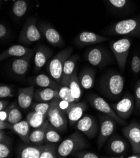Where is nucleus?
Returning <instances> with one entry per match:
<instances>
[{
	"label": "nucleus",
	"instance_id": "obj_1",
	"mask_svg": "<svg viewBox=\"0 0 140 158\" xmlns=\"http://www.w3.org/2000/svg\"><path fill=\"white\" fill-rule=\"evenodd\" d=\"M123 76L116 71H108L99 81V89L106 98L111 100H118L124 87Z\"/></svg>",
	"mask_w": 140,
	"mask_h": 158
},
{
	"label": "nucleus",
	"instance_id": "obj_2",
	"mask_svg": "<svg viewBox=\"0 0 140 158\" xmlns=\"http://www.w3.org/2000/svg\"><path fill=\"white\" fill-rule=\"evenodd\" d=\"M105 33L111 36L140 37V16L114 23L107 27Z\"/></svg>",
	"mask_w": 140,
	"mask_h": 158
},
{
	"label": "nucleus",
	"instance_id": "obj_3",
	"mask_svg": "<svg viewBox=\"0 0 140 158\" xmlns=\"http://www.w3.org/2000/svg\"><path fill=\"white\" fill-rule=\"evenodd\" d=\"M89 146L84 134L75 131L66 138L58 146V157H65L72 153L84 149Z\"/></svg>",
	"mask_w": 140,
	"mask_h": 158
},
{
	"label": "nucleus",
	"instance_id": "obj_4",
	"mask_svg": "<svg viewBox=\"0 0 140 158\" xmlns=\"http://www.w3.org/2000/svg\"><path fill=\"white\" fill-rule=\"evenodd\" d=\"M72 52V47H67L55 54L46 64V69L49 76L60 85L62 84V75L64 64Z\"/></svg>",
	"mask_w": 140,
	"mask_h": 158
},
{
	"label": "nucleus",
	"instance_id": "obj_5",
	"mask_svg": "<svg viewBox=\"0 0 140 158\" xmlns=\"http://www.w3.org/2000/svg\"><path fill=\"white\" fill-rule=\"evenodd\" d=\"M85 60L93 66L104 68L114 62V59L106 47L102 45L92 46L84 54Z\"/></svg>",
	"mask_w": 140,
	"mask_h": 158
},
{
	"label": "nucleus",
	"instance_id": "obj_6",
	"mask_svg": "<svg viewBox=\"0 0 140 158\" xmlns=\"http://www.w3.org/2000/svg\"><path fill=\"white\" fill-rule=\"evenodd\" d=\"M131 44L132 40L129 37H124L116 40H113L110 44V49L121 71H124L125 69Z\"/></svg>",
	"mask_w": 140,
	"mask_h": 158
},
{
	"label": "nucleus",
	"instance_id": "obj_7",
	"mask_svg": "<svg viewBox=\"0 0 140 158\" xmlns=\"http://www.w3.org/2000/svg\"><path fill=\"white\" fill-rule=\"evenodd\" d=\"M42 34L37 25V19L30 17L25 22L20 31L18 42L25 45H30L42 40Z\"/></svg>",
	"mask_w": 140,
	"mask_h": 158
},
{
	"label": "nucleus",
	"instance_id": "obj_8",
	"mask_svg": "<svg viewBox=\"0 0 140 158\" xmlns=\"http://www.w3.org/2000/svg\"><path fill=\"white\" fill-rule=\"evenodd\" d=\"M58 101L59 98L52 101L47 114V119L58 132H64L67 131L69 122L66 113L59 106Z\"/></svg>",
	"mask_w": 140,
	"mask_h": 158
},
{
	"label": "nucleus",
	"instance_id": "obj_9",
	"mask_svg": "<svg viewBox=\"0 0 140 158\" xmlns=\"http://www.w3.org/2000/svg\"><path fill=\"white\" fill-rule=\"evenodd\" d=\"M87 100L90 105L98 111L113 117L120 125L124 126L126 122L118 116L111 105L109 104L106 100L96 94H91L87 97Z\"/></svg>",
	"mask_w": 140,
	"mask_h": 158
},
{
	"label": "nucleus",
	"instance_id": "obj_10",
	"mask_svg": "<svg viewBox=\"0 0 140 158\" xmlns=\"http://www.w3.org/2000/svg\"><path fill=\"white\" fill-rule=\"evenodd\" d=\"M116 122L111 117L106 114L99 116L100 128L97 140L98 147L99 149L102 148L109 137H110L116 128Z\"/></svg>",
	"mask_w": 140,
	"mask_h": 158
},
{
	"label": "nucleus",
	"instance_id": "obj_11",
	"mask_svg": "<svg viewBox=\"0 0 140 158\" xmlns=\"http://www.w3.org/2000/svg\"><path fill=\"white\" fill-rule=\"evenodd\" d=\"M123 135L130 142L133 154L140 153V124L133 121L122 129Z\"/></svg>",
	"mask_w": 140,
	"mask_h": 158
},
{
	"label": "nucleus",
	"instance_id": "obj_12",
	"mask_svg": "<svg viewBox=\"0 0 140 158\" xmlns=\"http://www.w3.org/2000/svg\"><path fill=\"white\" fill-rule=\"evenodd\" d=\"M109 40H110V39L107 37L102 36L91 31H83L75 37L74 40V44L77 47L82 49L84 47L94 45Z\"/></svg>",
	"mask_w": 140,
	"mask_h": 158
},
{
	"label": "nucleus",
	"instance_id": "obj_13",
	"mask_svg": "<svg viewBox=\"0 0 140 158\" xmlns=\"http://www.w3.org/2000/svg\"><path fill=\"white\" fill-rule=\"evenodd\" d=\"M34 52V50H33L23 57H17V59L12 60L9 66L10 72L17 77L25 76L28 72L30 62Z\"/></svg>",
	"mask_w": 140,
	"mask_h": 158
},
{
	"label": "nucleus",
	"instance_id": "obj_14",
	"mask_svg": "<svg viewBox=\"0 0 140 158\" xmlns=\"http://www.w3.org/2000/svg\"><path fill=\"white\" fill-rule=\"evenodd\" d=\"M38 27L43 37L50 45L55 47H62L65 45L64 40L52 25L45 22H40Z\"/></svg>",
	"mask_w": 140,
	"mask_h": 158
},
{
	"label": "nucleus",
	"instance_id": "obj_15",
	"mask_svg": "<svg viewBox=\"0 0 140 158\" xmlns=\"http://www.w3.org/2000/svg\"><path fill=\"white\" fill-rule=\"evenodd\" d=\"M75 128L82 132L89 139L95 137L98 133L99 127L98 122L92 115H85L75 125Z\"/></svg>",
	"mask_w": 140,
	"mask_h": 158
},
{
	"label": "nucleus",
	"instance_id": "obj_16",
	"mask_svg": "<svg viewBox=\"0 0 140 158\" xmlns=\"http://www.w3.org/2000/svg\"><path fill=\"white\" fill-rule=\"evenodd\" d=\"M111 106L119 117L124 120H127L132 114L134 108L133 98L127 94L117 103H113Z\"/></svg>",
	"mask_w": 140,
	"mask_h": 158
},
{
	"label": "nucleus",
	"instance_id": "obj_17",
	"mask_svg": "<svg viewBox=\"0 0 140 158\" xmlns=\"http://www.w3.org/2000/svg\"><path fill=\"white\" fill-rule=\"evenodd\" d=\"M34 68L35 73L39 72L46 66L53 55V52L49 47L44 45H37L34 49Z\"/></svg>",
	"mask_w": 140,
	"mask_h": 158
},
{
	"label": "nucleus",
	"instance_id": "obj_18",
	"mask_svg": "<svg viewBox=\"0 0 140 158\" xmlns=\"http://www.w3.org/2000/svg\"><path fill=\"white\" fill-rule=\"evenodd\" d=\"M87 106L84 102L72 103L66 110L68 122L71 126L75 125L82 117Z\"/></svg>",
	"mask_w": 140,
	"mask_h": 158
},
{
	"label": "nucleus",
	"instance_id": "obj_19",
	"mask_svg": "<svg viewBox=\"0 0 140 158\" xmlns=\"http://www.w3.org/2000/svg\"><path fill=\"white\" fill-rule=\"evenodd\" d=\"M107 149L110 154L123 157L122 155L126 152L127 144L122 137L118 135H113L109 139L107 145Z\"/></svg>",
	"mask_w": 140,
	"mask_h": 158
},
{
	"label": "nucleus",
	"instance_id": "obj_20",
	"mask_svg": "<svg viewBox=\"0 0 140 158\" xmlns=\"http://www.w3.org/2000/svg\"><path fill=\"white\" fill-rule=\"evenodd\" d=\"M35 91V86L32 85L18 89V103L20 108L26 110L32 106Z\"/></svg>",
	"mask_w": 140,
	"mask_h": 158
},
{
	"label": "nucleus",
	"instance_id": "obj_21",
	"mask_svg": "<svg viewBox=\"0 0 140 158\" xmlns=\"http://www.w3.org/2000/svg\"><path fill=\"white\" fill-rule=\"evenodd\" d=\"M80 59L79 54H75L71 55L66 61L62 75L61 85L68 86L69 82L75 71L77 62Z\"/></svg>",
	"mask_w": 140,
	"mask_h": 158
},
{
	"label": "nucleus",
	"instance_id": "obj_22",
	"mask_svg": "<svg viewBox=\"0 0 140 158\" xmlns=\"http://www.w3.org/2000/svg\"><path fill=\"white\" fill-rule=\"evenodd\" d=\"M29 83L40 88H52L58 89L60 84L50 76L45 74H40L36 76L30 77L28 79Z\"/></svg>",
	"mask_w": 140,
	"mask_h": 158
},
{
	"label": "nucleus",
	"instance_id": "obj_23",
	"mask_svg": "<svg viewBox=\"0 0 140 158\" xmlns=\"http://www.w3.org/2000/svg\"><path fill=\"white\" fill-rule=\"evenodd\" d=\"M43 148L44 144L22 145L17 150V155L19 158H40Z\"/></svg>",
	"mask_w": 140,
	"mask_h": 158
},
{
	"label": "nucleus",
	"instance_id": "obj_24",
	"mask_svg": "<svg viewBox=\"0 0 140 158\" xmlns=\"http://www.w3.org/2000/svg\"><path fill=\"white\" fill-rule=\"evenodd\" d=\"M96 73V70L91 68L86 67L82 69L78 77L83 89L88 90L93 88L95 83Z\"/></svg>",
	"mask_w": 140,
	"mask_h": 158
},
{
	"label": "nucleus",
	"instance_id": "obj_25",
	"mask_svg": "<svg viewBox=\"0 0 140 158\" xmlns=\"http://www.w3.org/2000/svg\"><path fill=\"white\" fill-rule=\"evenodd\" d=\"M33 50L22 45H13L4 51L0 55V60L3 61L11 57H21L27 55Z\"/></svg>",
	"mask_w": 140,
	"mask_h": 158
},
{
	"label": "nucleus",
	"instance_id": "obj_26",
	"mask_svg": "<svg viewBox=\"0 0 140 158\" xmlns=\"http://www.w3.org/2000/svg\"><path fill=\"white\" fill-rule=\"evenodd\" d=\"M58 98V89L52 88H42L35 91L34 98L37 102H50Z\"/></svg>",
	"mask_w": 140,
	"mask_h": 158
},
{
	"label": "nucleus",
	"instance_id": "obj_27",
	"mask_svg": "<svg viewBox=\"0 0 140 158\" xmlns=\"http://www.w3.org/2000/svg\"><path fill=\"white\" fill-rule=\"evenodd\" d=\"M49 120H46L40 127L35 129L29 135V144L42 145L45 144L46 131L49 124Z\"/></svg>",
	"mask_w": 140,
	"mask_h": 158
},
{
	"label": "nucleus",
	"instance_id": "obj_28",
	"mask_svg": "<svg viewBox=\"0 0 140 158\" xmlns=\"http://www.w3.org/2000/svg\"><path fill=\"white\" fill-rule=\"evenodd\" d=\"M30 127L28 121L26 120H21L17 123L13 124L12 131L17 134L21 140L26 144H29V135L30 134Z\"/></svg>",
	"mask_w": 140,
	"mask_h": 158
},
{
	"label": "nucleus",
	"instance_id": "obj_29",
	"mask_svg": "<svg viewBox=\"0 0 140 158\" xmlns=\"http://www.w3.org/2000/svg\"><path fill=\"white\" fill-rule=\"evenodd\" d=\"M28 8V0H15L12 5L11 13L15 19L20 20L25 17Z\"/></svg>",
	"mask_w": 140,
	"mask_h": 158
},
{
	"label": "nucleus",
	"instance_id": "obj_30",
	"mask_svg": "<svg viewBox=\"0 0 140 158\" xmlns=\"http://www.w3.org/2000/svg\"><path fill=\"white\" fill-rule=\"evenodd\" d=\"M104 2L111 10L118 13H126L131 7V0H104Z\"/></svg>",
	"mask_w": 140,
	"mask_h": 158
},
{
	"label": "nucleus",
	"instance_id": "obj_31",
	"mask_svg": "<svg viewBox=\"0 0 140 158\" xmlns=\"http://www.w3.org/2000/svg\"><path fill=\"white\" fill-rule=\"evenodd\" d=\"M68 86L70 89L72 96L77 102H79L82 95V88L80 84L78 76L77 74L76 70L72 76L69 82Z\"/></svg>",
	"mask_w": 140,
	"mask_h": 158
},
{
	"label": "nucleus",
	"instance_id": "obj_32",
	"mask_svg": "<svg viewBox=\"0 0 140 158\" xmlns=\"http://www.w3.org/2000/svg\"><path fill=\"white\" fill-rule=\"evenodd\" d=\"M12 140L3 130H0V158H6L11 154Z\"/></svg>",
	"mask_w": 140,
	"mask_h": 158
},
{
	"label": "nucleus",
	"instance_id": "obj_33",
	"mask_svg": "<svg viewBox=\"0 0 140 158\" xmlns=\"http://www.w3.org/2000/svg\"><path fill=\"white\" fill-rule=\"evenodd\" d=\"M46 118H47L46 116L43 115L35 111H32L28 114L26 119L31 126V127L37 129L43 124Z\"/></svg>",
	"mask_w": 140,
	"mask_h": 158
},
{
	"label": "nucleus",
	"instance_id": "obj_34",
	"mask_svg": "<svg viewBox=\"0 0 140 158\" xmlns=\"http://www.w3.org/2000/svg\"><path fill=\"white\" fill-rule=\"evenodd\" d=\"M57 143H46L42 151L40 158H56L58 157V146Z\"/></svg>",
	"mask_w": 140,
	"mask_h": 158
},
{
	"label": "nucleus",
	"instance_id": "obj_35",
	"mask_svg": "<svg viewBox=\"0 0 140 158\" xmlns=\"http://www.w3.org/2000/svg\"><path fill=\"white\" fill-rule=\"evenodd\" d=\"M58 131L54 127L49 123L45 135V144L46 143H58L61 140V136Z\"/></svg>",
	"mask_w": 140,
	"mask_h": 158
},
{
	"label": "nucleus",
	"instance_id": "obj_36",
	"mask_svg": "<svg viewBox=\"0 0 140 158\" xmlns=\"http://www.w3.org/2000/svg\"><path fill=\"white\" fill-rule=\"evenodd\" d=\"M50 102H35L32 104V110L38 114L47 117V114L51 105Z\"/></svg>",
	"mask_w": 140,
	"mask_h": 158
},
{
	"label": "nucleus",
	"instance_id": "obj_37",
	"mask_svg": "<svg viewBox=\"0 0 140 158\" xmlns=\"http://www.w3.org/2000/svg\"><path fill=\"white\" fill-rule=\"evenodd\" d=\"M58 98L67 101L69 103L77 102L72 96V94L68 86L62 85V86H60V88L58 89Z\"/></svg>",
	"mask_w": 140,
	"mask_h": 158
},
{
	"label": "nucleus",
	"instance_id": "obj_38",
	"mask_svg": "<svg viewBox=\"0 0 140 158\" xmlns=\"http://www.w3.org/2000/svg\"><path fill=\"white\" fill-rule=\"evenodd\" d=\"M18 106L19 105L16 106L11 110L6 121L12 124L17 123L21 121L22 118V114L18 108Z\"/></svg>",
	"mask_w": 140,
	"mask_h": 158
},
{
	"label": "nucleus",
	"instance_id": "obj_39",
	"mask_svg": "<svg viewBox=\"0 0 140 158\" xmlns=\"http://www.w3.org/2000/svg\"><path fill=\"white\" fill-rule=\"evenodd\" d=\"M72 156L78 158H99V156L91 151L80 150L71 154Z\"/></svg>",
	"mask_w": 140,
	"mask_h": 158
},
{
	"label": "nucleus",
	"instance_id": "obj_40",
	"mask_svg": "<svg viewBox=\"0 0 140 158\" xmlns=\"http://www.w3.org/2000/svg\"><path fill=\"white\" fill-rule=\"evenodd\" d=\"M13 96L12 88L8 85L2 84L0 86V98L1 99L7 97H12Z\"/></svg>",
	"mask_w": 140,
	"mask_h": 158
},
{
	"label": "nucleus",
	"instance_id": "obj_41",
	"mask_svg": "<svg viewBox=\"0 0 140 158\" xmlns=\"http://www.w3.org/2000/svg\"><path fill=\"white\" fill-rule=\"evenodd\" d=\"M17 105H18V103H17V102H13L11 103H10L5 109L0 111V120H6L11 110Z\"/></svg>",
	"mask_w": 140,
	"mask_h": 158
},
{
	"label": "nucleus",
	"instance_id": "obj_42",
	"mask_svg": "<svg viewBox=\"0 0 140 158\" xmlns=\"http://www.w3.org/2000/svg\"><path fill=\"white\" fill-rule=\"evenodd\" d=\"M131 68L134 74H138L140 72V57L138 55H133L131 62Z\"/></svg>",
	"mask_w": 140,
	"mask_h": 158
},
{
	"label": "nucleus",
	"instance_id": "obj_43",
	"mask_svg": "<svg viewBox=\"0 0 140 158\" xmlns=\"http://www.w3.org/2000/svg\"><path fill=\"white\" fill-rule=\"evenodd\" d=\"M10 37V31L7 27L1 23L0 24V39L2 42H4Z\"/></svg>",
	"mask_w": 140,
	"mask_h": 158
},
{
	"label": "nucleus",
	"instance_id": "obj_44",
	"mask_svg": "<svg viewBox=\"0 0 140 158\" xmlns=\"http://www.w3.org/2000/svg\"><path fill=\"white\" fill-rule=\"evenodd\" d=\"M134 96L137 106L140 105V80L138 81L134 88Z\"/></svg>",
	"mask_w": 140,
	"mask_h": 158
},
{
	"label": "nucleus",
	"instance_id": "obj_45",
	"mask_svg": "<svg viewBox=\"0 0 140 158\" xmlns=\"http://www.w3.org/2000/svg\"><path fill=\"white\" fill-rule=\"evenodd\" d=\"M13 124L8 122L6 120H0V130L10 129L12 130Z\"/></svg>",
	"mask_w": 140,
	"mask_h": 158
},
{
	"label": "nucleus",
	"instance_id": "obj_46",
	"mask_svg": "<svg viewBox=\"0 0 140 158\" xmlns=\"http://www.w3.org/2000/svg\"><path fill=\"white\" fill-rule=\"evenodd\" d=\"M72 103H69L67 101L63 100H61L59 98V101H58V104H59V106L60 108L62 110H64V111L66 112V110L69 108V107L70 106V104Z\"/></svg>",
	"mask_w": 140,
	"mask_h": 158
},
{
	"label": "nucleus",
	"instance_id": "obj_47",
	"mask_svg": "<svg viewBox=\"0 0 140 158\" xmlns=\"http://www.w3.org/2000/svg\"><path fill=\"white\" fill-rule=\"evenodd\" d=\"M10 105V102L8 100H0V111L5 109Z\"/></svg>",
	"mask_w": 140,
	"mask_h": 158
},
{
	"label": "nucleus",
	"instance_id": "obj_48",
	"mask_svg": "<svg viewBox=\"0 0 140 158\" xmlns=\"http://www.w3.org/2000/svg\"><path fill=\"white\" fill-rule=\"evenodd\" d=\"M128 157V158H140V153L133 154V155L129 156Z\"/></svg>",
	"mask_w": 140,
	"mask_h": 158
},
{
	"label": "nucleus",
	"instance_id": "obj_49",
	"mask_svg": "<svg viewBox=\"0 0 140 158\" xmlns=\"http://www.w3.org/2000/svg\"><path fill=\"white\" fill-rule=\"evenodd\" d=\"M35 3H36L37 7L38 8L39 6H40V1H39V0H35Z\"/></svg>",
	"mask_w": 140,
	"mask_h": 158
},
{
	"label": "nucleus",
	"instance_id": "obj_50",
	"mask_svg": "<svg viewBox=\"0 0 140 158\" xmlns=\"http://www.w3.org/2000/svg\"><path fill=\"white\" fill-rule=\"evenodd\" d=\"M138 108H139V111H140V105H139V106H138Z\"/></svg>",
	"mask_w": 140,
	"mask_h": 158
}]
</instances>
